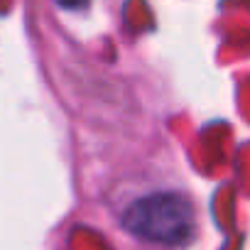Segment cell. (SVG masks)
<instances>
[{
	"instance_id": "6da1fadb",
	"label": "cell",
	"mask_w": 250,
	"mask_h": 250,
	"mask_svg": "<svg viewBox=\"0 0 250 250\" xmlns=\"http://www.w3.org/2000/svg\"><path fill=\"white\" fill-rule=\"evenodd\" d=\"M123 226L143 240L160 245H184L194 235V206L182 194H150L128 206Z\"/></svg>"
},
{
	"instance_id": "7a4b0ae2",
	"label": "cell",
	"mask_w": 250,
	"mask_h": 250,
	"mask_svg": "<svg viewBox=\"0 0 250 250\" xmlns=\"http://www.w3.org/2000/svg\"><path fill=\"white\" fill-rule=\"evenodd\" d=\"M57 5H62V8H66V10H79V8H86L91 0H54Z\"/></svg>"
}]
</instances>
